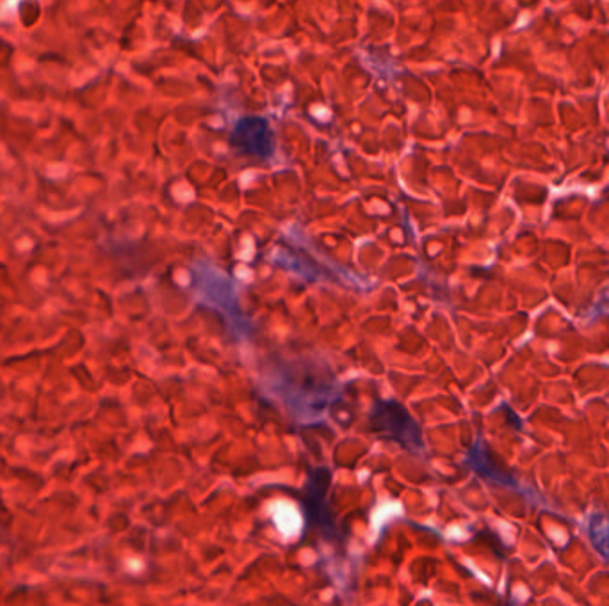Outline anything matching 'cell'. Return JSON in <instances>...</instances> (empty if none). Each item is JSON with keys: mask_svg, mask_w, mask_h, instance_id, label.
Segmentation results:
<instances>
[{"mask_svg": "<svg viewBox=\"0 0 609 606\" xmlns=\"http://www.w3.org/2000/svg\"><path fill=\"white\" fill-rule=\"evenodd\" d=\"M268 391L290 411L300 424H320L339 399L335 377L320 365L282 363L268 377Z\"/></svg>", "mask_w": 609, "mask_h": 606, "instance_id": "obj_1", "label": "cell"}, {"mask_svg": "<svg viewBox=\"0 0 609 606\" xmlns=\"http://www.w3.org/2000/svg\"><path fill=\"white\" fill-rule=\"evenodd\" d=\"M192 289L203 306L222 315L226 328L231 329L237 338L246 340L251 337L253 324L243 312L236 289L225 273H220L211 265H195Z\"/></svg>", "mask_w": 609, "mask_h": 606, "instance_id": "obj_2", "label": "cell"}, {"mask_svg": "<svg viewBox=\"0 0 609 606\" xmlns=\"http://www.w3.org/2000/svg\"><path fill=\"white\" fill-rule=\"evenodd\" d=\"M369 421L380 438L393 441L407 452L419 455L426 450L423 429L419 426V421L410 415V411L401 406L399 402H376L369 416Z\"/></svg>", "mask_w": 609, "mask_h": 606, "instance_id": "obj_3", "label": "cell"}, {"mask_svg": "<svg viewBox=\"0 0 609 606\" xmlns=\"http://www.w3.org/2000/svg\"><path fill=\"white\" fill-rule=\"evenodd\" d=\"M332 475L328 469L318 468L309 475L307 480V498H304V507H307V516L310 521L325 530L326 533L335 532V525L332 521V513L326 505V493H328Z\"/></svg>", "mask_w": 609, "mask_h": 606, "instance_id": "obj_4", "label": "cell"}, {"mask_svg": "<svg viewBox=\"0 0 609 606\" xmlns=\"http://www.w3.org/2000/svg\"><path fill=\"white\" fill-rule=\"evenodd\" d=\"M468 463L477 475H482L483 479L492 480V482H497V484L508 485V488L515 484L507 471H502L501 468H497L494 465V460L490 459V455H488L487 449H485L482 441H476L472 449L469 450Z\"/></svg>", "mask_w": 609, "mask_h": 606, "instance_id": "obj_5", "label": "cell"}, {"mask_svg": "<svg viewBox=\"0 0 609 606\" xmlns=\"http://www.w3.org/2000/svg\"><path fill=\"white\" fill-rule=\"evenodd\" d=\"M589 541L595 550L609 560V516L608 514H594L588 523Z\"/></svg>", "mask_w": 609, "mask_h": 606, "instance_id": "obj_6", "label": "cell"}]
</instances>
